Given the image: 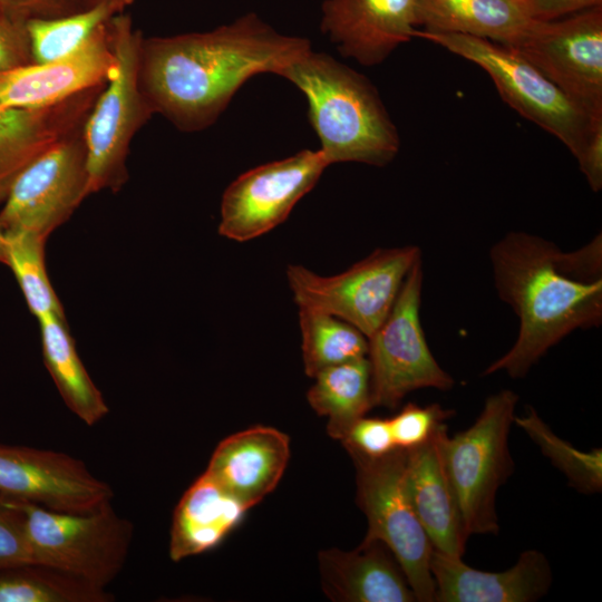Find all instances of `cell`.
<instances>
[{
    "label": "cell",
    "mask_w": 602,
    "mask_h": 602,
    "mask_svg": "<svg viewBox=\"0 0 602 602\" xmlns=\"http://www.w3.org/2000/svg\"><path fill=\"white\" fill-rule=\"evenodd\" d=\"M421 259L408 272L395 303L368 338L372 406L394 409L421 388L449 390L455 380L434 358L420 322Z\"/></svg>",
    "instance_id": "30bf717a"
},
{
    "label": "cell",
    "mask_w": 602,
    "mask_h": 602,
    "mask_svg": "<svg viewBox=\"0 0 602 602\" xmlns=\"http://www.w3.org/2000/svg\"><path fill=\"white\" fill-rule=\"evenodd\" d=\"M532 20L550 21L602 6V0H518Z\"/></svg>",
    "instance_id": "d590c367"
},
{
    "label": "cell",
    "mask_w": 602,
    "mask_h": 602,
    "mask_svg": "<svg viewBox=\"0 0 602 602\" xmlns=\"http://www.w3.org/2000/svg\"><path fill=\"white\" fill-rule=\"evenodd\" d=\"M132 1L133 0H84V2H85L84 7L88 8V7H91V6L101 3V2H116V3H120L124 7H126V6L130 4Z\"/></svg>",
    "instance_id": "f35d334b"
},
{
    "label": "cell",
    "mask_w": 602,
    "mask_h": 602,
    "mask_svg": "<svg viewBox=\"0 0 602 602\" xmlns=\"http://www.w3.org/2000/svg\"><path fill=\"white\" fill-rule=\"evenodd\" d=\"M38 321L45 366L64 402L87 426L96 425L109 408L77 352L66 317L49 314Z\"/></svg>",
    "instance_id": "cb8c5ba5"
},
{
    "label": "cell",
    "mask_w": 602,
    "mask_h": 602,
    "mask_svg": "<svg viewBox=\"0 0 602 602\" xmlns=\"http://www.w3.org/2000/svg\"><path fill=\"white\" fill-rule=\"evenodd\" d=\"M594 118H602V6L550 21L532 20L505 46Z\"/></svg>",
    "instance_id": "8fae6325"
},
{
    "label": "cell",
    "mask_w": 602,
    "mask_h": 602,
    "mask_svg": "<svg viewBox=\"0 0 602 602\" xmlns=\"http://www.w3.org/2000/svg\"><path fill=\"white\" fill-rule=\"evenodd\" d=\"M105 85L46 107L0 109V202L28 165L84 126Z\"/></svg>",
    "instance_id": "ac0fdd59"
},
{
    "label": "cell",
    "mask_w": 602,
    "mask_h": 602,
    "mask_svg": "<svg viewBox=\"0 0 602 602\" xmlns=\"http://www.w3.org/2000/svg\"><path fill=\"white\" fill-rule=\"evenodd\" d=\"M514 424L537 445L543 456L566 477L572 488L588 495L602 491L601 448L590 452L575 448L560 438L533 408L524 416H515Z\"/></svg>",
    "instance_id": "f1b7e54d"
},
{
    "label": "cell",
    "mask_w": 602,
    "mask_h": 602,
    "mask_svg": "<svg viewBox=\"0 0 602 602\" xmlns=\"http://www.w3.org/2000/svg\"><path fill=\"white\" fill-rule=\"evenodd\" d=\"M406 450L402 483L406 496L435 550L464 556L468 536L447 476L438 436Z\"/></svg>",
    "instance_id": "ffe728a7"
},
{
    "label": "cell",
    "mask_w": 602,
    "mask_h": 602,
    "mask_svg": "<svg viewBox=\"0 0 602 602\" xmlns=\"http://www.w3.org/2000/svg\"><path fill=\"white\" fill-rule=\"evenodd\" d=\"M250 507L205 472L177 503L172 521L169 557L178 562L217 546Z\"/></svg>",
    "instance_id": "7402d4cb"
},
{
    "label": "cell",
    "mask_w": 602,
    "mask_h": 602,
    "mask_svg": "<svg viewBox=\"0 0 602 602\" xmlns=\"http://www.w3.org/2000/svg\"><path fill=\"white\" fill-rule=\"evenodd\" d=\"M349 453L366 458L382 457L396 449L389 420L361 417L340 440Z\"/></svg>",
    "instance_id": "d6a6232c"
},
{
    "label": "cell",
    "mask_w": 602,
    "mask_h": 602,
    "mask_svg": "<svg viewBox=\"0 0 602 602\" xmlns=\"http://www.w3.org/2000/svg\"><path fill=\"white\" fill-rule=\"evenodd\" d=\"M419 25L427 30L485 38L503 46L532 22L518 0H418Z\"/></svg>",
    "instance_id": "603a6c76"
},
{
    "label": "cell",
    "mask_w": 602,
    "mask_h": 602,
    "mask_svg": "<svg viewBox=\"0 0 602 602\" xmlns=\"http://www.w3.org/2000/svg\"><path fill=\"white\" fill-rule=\"evenodd\" d=\"M124 8L120 3L101 2L58 18L28 20L32 62H48L72 54Z\"/></svg>",
    "instance_id": "83f0119b"
},
{
    "label": "cell",
    "mask_w": 602,
    "mask_h": 602,
    "mask_svg": "<svg viewBox=\"0 0 602 602\" xmlns=\"http://www.w3.org/2000/svg\"><path fill=\"white\" fill-rule=\"evenodd\" d=\"M328 166L319 149H303L241 174L223 193L220 235L246 242L270 232L287 220Z\"/></svg>",
    "instance_id": "4fadbf2b"
},
{
    "label": "cell",
    "mask_w": 602,
    "mask_h": 602,
    "mask_svg": "<svg viewBox=\"0 0 602 602\" xmlns=\"http://www.w3.org/2000/svg\"><path fill=\"white\" fill-rule=\"evenodd\" d=\"M318 560L322 590L332 601H416L401 566L380 541L363 538L352 551H321Z\"/></svg>",
    "instance_id": "44dd1931"
},
{
    "label": "cell",
    "mask_w": 602,
    "mask_h": 602,
    "mask_svg": "<svg viewBox=\"0 0 602 602\" xmlns=\"http://www.w3.org/2000/svg\"><path fill=\"white\" fill-rule=\"evenodd\" d=\"M322 12L323 32L365 66L382 62L419 26L418 0H326Z\"/></svg>",
    "instance_id": "2e32d148"
},
{
    "label": "cell",
    "mask_w": 602,
    "mask_h": 602,
    "mask_svg": "<svg viewBox=\"0 0 602 602\" xmlns=\"http://www.w3.org/2000/svg\"><path fill=\"white\" fill-rule=\"evenodd\" d=\"M301 350L305 375L365 358L368 338L350 323L327 312L299 307Z\"/></svg>",
    "instance_id": "484cf974"
},
{
    "label": "cell",
    "mask_w": 602,
    "mask_h": 602,
    "mask_svg": "<svg viewBox=\"0 0 602 602\" xmlns=\"http://www.w3.org/2000/svg\"><path fill=\"white\" fill-rule=\"evenodd\" d=\"M289 458L288 435L254 426L224 438L205 473L251 508L276 487Z\"/></svg>",
    "instance_id": "d6986e66"
},
{
    "label": "cell",
    "mask_w": 602,
    "mask_h": 602,
    "mask_svg": "<svg viewBox=\"0 0 602 602\" xmlns=\"http://www.w3.org/2000/svg\"><path fill=\"white\" fill-rule=\"evenodd\" d=\"M32 562L22 513L0 495V570Z\"/></svg>",
    "instance_id": "1f68e13d"
},
{
    "label": "cell",
    "mask_w": 602,
    "mask_h": 602,
    "mask_svg": "<svg viewBox=\"0 0 602 602\" xmlns=\"http://www.w3.org/2000/svg\"><path fill=\"white\" fill-rule=\"evenodd\" d=\"M453 415L452 409L438 404L424 407L407 404L388 419L396 448L409 450L427 443Z\"/></svg>",
    "instance_id": "4dcf8cb0"
},
{
    "label": "cell",
    "mask_w": 602,
    "mask_h": 602,
    "mask_svg": "<svg viewBox=\"0 0 602 602\" xmlns=\"http://www.w3.org/2000/svg\"><path fill=\"white\" fill-rule=\"evenodd\" d=\"M308 402L328 418L330 437L341 440L348 429L370 410V366L367 357L326 368L314 377Z\"/></svg>",
    "instance_id": "d4e9b609"
},
{
    "label": "cell",
    "mask_w": 602,
    "mask_h": 602,
    "mask_svg": "<svg viewBox=\"0 0 602 602\" xmlns=\"http://www.w3.org/2000/svg\"><path fill=\"white\" fill-rule=\"evenodd\" d=\"M577 163L591 188L599 192L602 187V125L593 130Z\"/></svg>",
    "instance_id": "8d00e7d4"
},
{
    "label": "cell",
    "mask_w": 602,
    "mask_h": 602,
    "mask_svg": "<svg viewBox=\"0 0 602 602\" xmlns=\"http://www.w3.org/2000/svg\"><path fill=\"white\" fill-rule=\"evenodd\" d=\"M414 38L436 43L484 69L506 104L554 135L576 161L593 130L602 125V118L589 115L531 62L503 45L469 35L427 29H416Z\"/></svg>",
    "instance_id": "8992f818"
},
{
    "label": "cell",
    "mask_w": 602,
    "mask_h": 602,
    "mask_svg": "<svg viewBox=\"0 0 602 602\" xmlns=\"http://www.w3.org/2000/svg\"><path fill=\"white\" fill-rule=\"evenodd\" d=\"M518 396L503 389L489 396L472 426L438 436L443 463L455 492L467 536L499 532L496 494L514 470L509 433Z\"/></svg>",
    "instance_id": "277c9868"
},
{
    "label": "cell",
    "mask_w": 602,
    "mask_h": 602,
    "mask_svg": "<svg viewBox=\"0 0 602 602\" xmlns=\"http://www.w3.org/2000/svg\"><path fill=\"white\" fill-rule=\"evenodd\" d=\"M29 64L32 57L26 23L0 8V71Z\"/></svg>",
    "instance_id": "836d02e7"
},
{
    "label": "cell",
    "mask_w": 602,
    "mask_h": 602,
    "mask_svg": "<svg viewBox=\"0 0 602 602\" xmlns=\"http://www.w3.org/2000/svg\"><path fill=\"white\" fill-rule=\"evenodd\" d=\"M88 195L81 127L19 174L3 201L0 226L4 232L26 231L48 239Z\"/></svg>",
    "instance_id": "7c38bea8"
},
{
    "label": "cell",
    "mask_w": 602,
    "mask_h": 602,
    "mask_svg": "<svg viewBox=\"0 0 602 602\" xmlns=\"http://www.w3.org/2000/svg\"><path fill=\"white\" fill-rule=\"evenodd\" d=\"M0 495L82 514L110 502L114 492L68 454L0 444Z\"/></svg>",
    "instance_id": "5bb4252c"
},
{
    "label": "cell",
    "mask_w": 602,
    "mask_h": 602,
    "mask_svg": "<svg viewBox=\"0 0 602 602\" xmlns=\"http://www.w3.org/2000/svg\"><path fill=\"white\" fill-rule=\"evenodd\" d=\"M109 36L117 66L82 126L89 194L124 185L132 139L155 113L139 84L140 32L120 12L109 21Z\"/></svg>",
    "instance_id": "5b68a950"
},
{
    "label": "cell",
    "mask_w": 602,
    "mask_h": 602,
    "mask_svg": "<svg viewBox=\"0 0 602 602\" xmlns=\"http://www.w3.org/2000/svg\"><path fill=\"white\" fill-rule=\"evenodd\" d=\"M109 21L68 56L0 71V109L46 107L106 84L117 66Z\"/></svg>",
    "instance_id": "9a60e30c"
},
{
    "label": "cell",
    "mask_w": 602,
    "mask_h": 602,
    "mask_svg": "<svg viewBox=\"0 0 602 602\" xmlns=\"http://www.w3.org/2000/svg\"><path fill=\"white\" fill-rule=\"evenodd\" d=\"M114 595L57 569L25 564L0 570V602H110Z\"/></svg>",
    "instance_id": "4316f807"
},
{
    "label": "cell",
    "mask_w": 602,
    "mask_h": 602,
    "mask_svg": "<svg viewBox=\"0 0 602 602\" xmlns=\"http://www.w3.org/2000/svg\"><path fill=\"white\" fill-rule=\"evenodd\" d=\"M0 8H2V0H0Z\"/></svg>",
    "instance_id": "ab89813d"
},
{
    "label": "cell",
    "mask_w": 602,
    "mask_h": 602,
    "mask_svg": "<svg viewBox=\"0 0 602 602\" xmlns=\"http://www.w3.org/2000/svg\"><path fill=\"white\" fill-rule=\"evenodd\" d=\"M350 457L356 468V501L368 522L365 538L380 541L391 551L416 601L434 602V546L404 489L406 450L396 448L378 458Z\"/></svg>",
    "instance_id": "9c48e42d"
},
{
    "label": "cell",
    "mask_w": 602,
    "mask_h": 602,
    "mask_svg": "<svg viewBox=\"0 0 602 602\" xmlns=\"http://www.w3.org/2000/svg\"><path fill=\"white\" fill-rule=\"evenodd\" d=\"M305 96L309 119L329 165L390 163L400 139L376 88L361 74L312 49L281 74Z\"/></svg>",
    "instance_id": "3957f363"
},
{
    "label": "cell",
    "mask_w": 602,
    "mask_h": 602,
    "mask_svg": "<svg viewBox=\"0 0 602 602\" xmlns=\"http://www.w3.org/2000/svg\"><path fill=\"white\" fill-rule=\"evenodd\" d=\"M420 259L417 246L377 249L336 275L290 264L287 279L298 307L334 315L369 338L389 314L408 272Z\"/></svg>",
    "instance_id": "ba28073f"
},
{
    "label": "cell",
    "mask_w": 602,
    "mask_h": 602,
    "mask_svg": "<svg viewBox=\"0 0 602 602\" xmlns=\"http://www.w3.org/2000/svg\"><path fill=\"white\" fill-rule=\"evenodd\" d=\"M2 9L27 23L31 19L58 18L85 8L81 0H2Z\"/></svg>",
    "instance_id": "e575fe53"
},
{
    "label": "cell",
    "mask_w": 602,
    "mask_h": 602,
    "mask_svg": "<svg viewBox=\"0 0 602 602\" xmlns=\"http://www.w3.org/2000/svg\"><path fill=\"white\" fill-rule=\"evenodd\" d=\"M495 287L520 319L512 348L483 375L522 378L557 342L602 321V245L563 252L525 232H511L491 249Z\"/></svg>",
    "instance_id": "7a4b0ae2"
},
{
    "label": "cell",
    "mask_w": 602,
    "mask_h": 602,
    "mask_svg": "<svg viewBox=\"0 0 602 602\" xmlns=\"http://www.w3.org/2000/svg\"><path fill=\"white\" fill-rule=\"evenodd\" d=\"M310 49L308 39L282 35L249 13L206 32L143 38L139 84L155 113L182 130H200L247 79L281 76Z\"/></svg>",
    "instance_id": "6da1fadb"
},
{
    "label": "cell",
    "mask_w": 602,
    "mask_h": 602,
    "mask_svg": "<svg viewBox=\"0 0 602 602\" xmlns=\"http://www.w3.org/2000/svg\"><path fill=\"white\" fill-rule=\"evenodd\" d=\"M8 498L23 515L35 564L57 569L104 589L124 567L133 525L115 512L111 501L93 512L76 514Z\"/></svg>",
    "instance_id": "52a82bcc"
},
{
    "label": "cell",
    "mask_w": 602,
    "mask_h": 602,
    "mask_svg": "<svg viewBox=\"0 0 602 602\" xmlns=\"http://www.w3.org/2000/svg\"><path fill=\"white\" fill-rule=\"evenodd\" d=\"M8 263L25 295L30 312L39 320L49 314L65 315L45 263L47 239L26 231L6 232Z\"/></svg>",
    "instance_id": "f546056e"
},
{
    "label": "cell",
    "mask_w": 602,
    "mask_h": 602,
    "mask_svg": "<svg viewBox=\"0 0 602 602\" xmlns=\"http://www.w3.org/2000/svg\"><path fill=\"white\" fill-rule=\"evenodd\" d=\"M430 572L434 602H535L547 594L553 582L551 564L538 550L522 552L505 571L487 572L469 566L463 556L434 548Z\"/></svg>",
    "instance_id": "e0dca14e"
},
{
    "label": "cell",
    "mask_w": 602,
    "mask_h": 602,
    "mask_svg": "<svg viewBox=\"0 0 602 602\" xmlns=\"http://www.w3.org/2000/svg\"><path fill=\"white\" fill-rule=\"evenodd\" d=\"M0 263H3L7 265L8 263V242L6 232L0 226Z\"/></svg>",
    "instance_id": "74e56055"
}]
</instances>
